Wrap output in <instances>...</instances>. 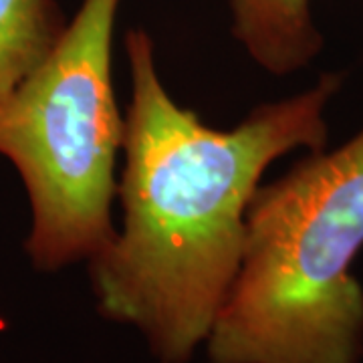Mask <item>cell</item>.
Segmentation results:
<instances>
[{"label":"cell","mask_w":363,"mask_h":363,"mask_svg":"<svg viewBox=\"0 0 363 363\" xmlns=\"http://www.w3.org/2000/svg\"><path fill=\"white\" fill-rule=\"evenodd\" d=\"M125 52L123 226L87 260L91 286L99 313L138 329L157 362L190 363L238 272L264 169L298 147L325 150V107L341 75L327 73L305 93L255 107L233 130H214L162 85L145 30H128Z\"/></svg>","instance_id":"cell-1"},{"label":"cell","mask_w":363,"mask_h":363,"mask_svg":"<svg viewBox=\"0 0 363 363\" xmlns=\"http://www.w3.org/2000/svg\"><path fill=\"white\" fill-rule=\"evenodd\" d=\"M363 130L313 152L247 210L238 272L206 339L208 363H359Z\"/></svg>","instance_id":"cell-2"},{"label":"cell","mask_w":363,"mask_h":363,"mask_svg":"<svg viewBox=\"0 0 363 363\" xmlns=\"http://www.w3.org/2000/svg\"><path fill=\"white\" fill-rule=\"evenodd\" d=\"M121 0H83L52 52L0 97V156L21 174L33 224L26 255L40 271L93 259L113 238L119 113L111 45Z\"/></svg>","instance_id":"cell-3"},{"label":"cell","mask_w":363,"mask_h":363,"mask_svg":"<svg viewBox=\"0 0 363 363\" xmlns=\"http://www.w3.org/2000/svg\"><path fill=\"white\" fill-rule=\"evenodd\" d=\"M233 37L267 73L283 77L321 52L323 37L311 16V0H228Z\"/></svg>","instance_id":"cell-4"},{"label":"cell","mask_w":363,"mask_h":363,"mask_svg":"<svg viewBox=\"0 0 363 363\" xmlns=\"http://www.w3.org/2000/svg\"><path fill=\"white\" fill-rule=\"evenodd\" d=\"M67 25L57 0H0V97L51 55Z\"/></svg>","instance_id":"cell-5"}]
</instances>
